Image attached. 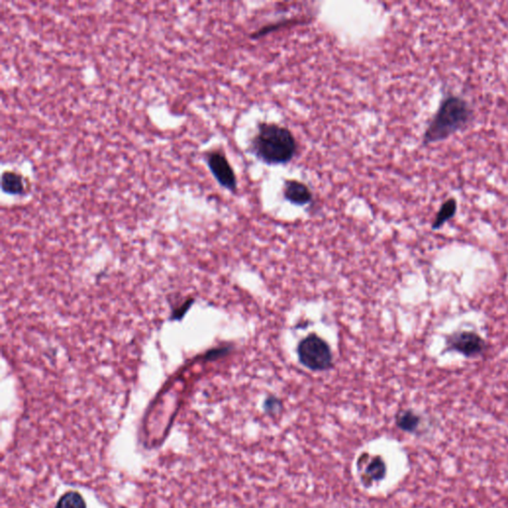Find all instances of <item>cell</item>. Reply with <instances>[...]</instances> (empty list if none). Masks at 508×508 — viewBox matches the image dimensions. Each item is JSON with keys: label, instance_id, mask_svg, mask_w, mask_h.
Masks as SVG:
<instances>
[{"label": "cell", "instance_id": "3957f363", "mask_svg": "<svg viewBox=\"0 0 508 508\" xmlns=\"http://www.w3.org/2000/svg\"><path fill=\"white\" fill-rule=\"evenodd\" d=\"M298 358L305 367L314 372H324L333 365V355L327 341L311 334L300 341Z\"/></svg>", "mask_w": 508, "mask_h": 508}, {"label": "cell", "instance_id": "8992f818", "mask_svg": "<svg viewBox=\"0 0 508 508\" xmlns=\"http://www.w3.org/2000/svg\"><path fill=\"white\" fill-rule=\"evenodd\" d=\"M283 196L286 201L300 207L312 203L314 198L308 185L294 179L286 180L284 183Z\"/></svg>", "mask_w": 508, "mask_h": 508}, {"label": "cell", "instance_id": "4fadbf2b", "mask_svg": "<svg viewBox=\"0 0 508 508\" xmlns=\"http://www.w3.org/2000/svg\"><path fill=\"white\" fill-rule=\"evenodd\" d=\"M266 409L267 411H271V412H276L277 410H280V400H278L275 397H269L266 401Z\"/></svg>", "mask_w": 508, "mask_h": 508}, {"label": "cell", "instance_id": "277c9868", "mask_svg": "<svg viewBox=\"0 0 508 508\" xmlns=\"http://www.w3.org/2000/svg\"><path fill=\"white\" fill-rule=\"evenodd\" d=\"M448 351H457L466 358H474L483 356L488 348L486 341L480 334L469 331L455 332L447 337Z\"/></svg>", "mask_w": 508, "mask_h": 508}, {"label": "cell", "instance_id": "7c38bea8", "mask_svg": "<svg viewBox=\"0 0 508 508\" xmlns=\"http://www.w3.org/2000/svg\"><path fill=\"white\" fill-rule=\"evenodd\" d=\"M385 474V464L382 457H375L367 464L365 476L367 483H372L373 481H379L384 478Z\"/></svg>", "mask_w": 508, "mask_h": 508}, {"label": "cell", "instance_id": "7a4b0ae2", "mask_svg": "<svg viewBox=\"0 0 508 508\" xmlns=\"http://www.w3.org/2000/svg\"><path fill=\"white\" fill-rule=\"evenodd\" d=\"M297 150V141L292 131L277 124L259 122L250 141V152L269 166L287 165Z\"/></svg>", "mask_w": 508, "mask_h": 508}, {"label": "cell", "instance_id": "ba28073f", "mask_svg": "<svg viewBox=\"0 0 508 508\" xmlns=\"http://www.w3.org/2000/svg\"><path fill=\"white\" fill-rule=\"evenodd\" d=\"M1 189L9 195H23L25 184L22 176L12 171L4 172L1 177Z\"/></svg>", "mask_w": 508, "mask_h": 508}, {"label": "cell", "instance_id": "9c48e42d", "mask_svg": "<svg viewBox=\"0 0 508 508\" xmlns=\"http://www.w3.org/2000/svg\"><path fill=\"white\" fill-rule=\"evenodd\" d=\"M301 21L297 20V19H283V20H279L277 22L267 24V25L252 33L249 37L254 40L259 39V38L266 37V36L280 30V29L289 27L290 25H297Z\"/></svg>", "mask_w": 508, "mask_h": 508}, {"label": "cell", "instance_id": "5b68a950", "mask_svg": "<svg viewBox=\"0 0 508 508\" xmlns=\"http://www.w3.org/2000/svg\"><path fill=\"white\" fill-rule=\"evenodd\" d=\"M207 164L216 182L228 191L235 194L237 192V178L230 161L221 150H214L207 155Z\"/></svg>", "mask_w": 508, "mask_h": 508}, {"label": "cell", "instance_id": "30bf717a", "mask_svg": "<svg viewBox=\"0 0 508 508\" xmlns=\"http://www.w3.org/2000/svg\"><path fill=\"white\" fill-rule=\"evenodd\" d=\"M396 423L402 430L413 432L417 429L419 424H420V417L412 411H402L397 415Z\"/></svg>", "mask_w": 508, "mask_h": 508}, {"label": "cell", "instance_id": "8fae6325", "mask_svg": "<svg viewBox=\"0 0 508 508\" xmlns=\"http://www.w3.org/2000/svg\"><path fill=\"white\" fill-rule=\"evenodd\" d=\"M56 508H86V503L77 491H68L58 500Z\"/></svg>", "mask_w": 508, "mask_h": 508}, {"label": "cell", "instance_id": "6da1fadb", "mask_svg": "<svg viewBox=\"0 0 508 508\" xmlns=\"http://www.w3.org/2000/svg\"><path fill=\"white\" fill-rule=\"evenodd\" d=\"M474 119V110L464 96L448 93L423 132L422 146L448 141L468 129Z\"/></svg>", "mask_w": 508, "mask_h": 508}, {"label": "cell", "instance_id": "52a82bcc", "mask_svg": "<svg viewBox=\"0 0 508 508\" xmlns=\"http://www.w3.org/2000/svg\"><path fill=\"white\" fill-rule=\"evenodd\" d=\"M457 211V200L454 197L446 200L444 203L441 204L439 211L436 214L434 221L432 223V230H440L441 228H443L445 223L451 221L456 216Z\"/></svg>", "mask_w": 508, "mask_h": 508}]
</instances>
